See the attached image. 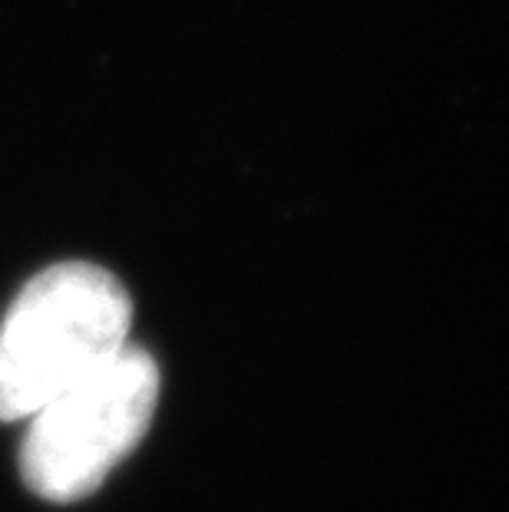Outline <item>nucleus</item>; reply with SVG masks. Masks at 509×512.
Segmentation results:
<instances>
[{"label": "nucleus", "instance_id": "1", "mask_svg": "<svg viewBox=\"0 0 509 512\" xmlns=\"http://www.w3.org/2000/svg\"><path fill=\"white\" fill-rule=\"evenodd\" d=\"M133 301L106 268L63 261L30 278L0 321V420H30L129 344Z\"/></svg>", "mask_w": 509, "mask_h": 512}, {"label": "nucleus", "instance_id": "2", "mask_svg": "<svg viewBox=\"0 0 509 512\" xmlns=\"http://www.w3.org/2000/svg\"><path fill=\"white\" fill-rule=\"evenodd\" d=\"M159 367L143 347L126 344L30 417L20 473L30 493L53 503L90 496L136 450L153 423Z\"/></svg>", "mask_w": 509, "mask_h": 512}]
</instances>
